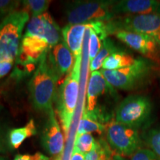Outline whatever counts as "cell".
<instances>
[{"label": "cell", "mask_w": 160, "mask_h": 160, "mask_svg": "<svg viewBox=\"0 0 160 160\" xmlns=\"http://www.w3.org/2000/svg\"><path fill=\"white\" fill-rule=\"evenodd\" d=\"M85 154L83 153H78V152L72 151L71 157L70 160H85Z\"/></svg>", "instance_id": "29"}, {"label": "cell", "mask_w": 160, "mask_h": 160, "mask_svg": "<svg viewBox=\"0 0 160 160\" xmlns=\"http://www.w3.org/2000/svg\"><path fill=\"white\" fill-rule=\"evenodd\" d=\"M90 33L89 37V61L91 62L97 57L102 45V40L96 32L91 28H88Z\"/></svg>", "instance_id": "24"}, {"label": "cell", "mask_w": 160, "mask_h": 160, "mask_svg": "<svg viewBox=\"0 0 160 160\" xmlns=\"http://www.w3.org/2000/svg\"><path fill=\"white\" fill-rule=\"evenodd\" d=\"M10 114L5 108L0 103V153H8L11 148L9 145Z\"/></svg>", "instance_id": "20"}, {"label": "cell", "mask_w": 160, "mask_h": 160, "mask_svg": "<svg viewBox=\"0 0 160 160\" xmlns=\"http://www.w3.org/2000/svg\"><path fill=\"white\" fill-rule=\"evenodd\" d=\"M119 51H121L119 48L117 46L114 42L110 39L109 37L104 39L101 49H100L97 57L93 59L91 62H90V70H91V73L93 71H99V69L101 68L105 60L109 56Z\"/></svg>", "instance_id": "19"}, {"label": "cell", "mask_w": 160, "mask_h": 160, "mask_svg": "<svg viewBox=\"0 0 160 160\" xmlns=\"http://www.w3.org/2000/svg\"><path fill=\"white\" fill-rule=\"evenodd\" d=\"M47 54L48 53H44L40 58L28 85L30 99L33 108L45 113L53 108L58 81L48 64Z\"/></svg>", "instance_id": "2"}, {"label": "cell", "mask_w": 160, "mask_h": 160, "mask_svg": "<svg viewBox=\"0 0 160 160\" xmlns=\"http://www.w3.org/2000/svg\"><path fill=\"white\" fill-rule=\"evenodd\" d=\"M37 133V127L33 119H30L28 122L23 127L11 128L8 135L10 147L11 149L19 148L25 139L35 136Z\"/></svg>", "instance_id": "16"}, {"label": "cell", "mask_w": 160, "mask_h": 160, "mask_svg": "<svg viewBox=\"0 0 160 160\" xmlns=\"http://www.w3.org/2000/svg\"><path fill=\"white\" fill-rule=\"evenodd\" d=\"M51 1L47 0H25L22 1L23 10L31 14L32 17H39L46 13Z\"/></svg>", "instance_id": "21"}, {"label": "cell", "mask_w": 160, "mask_h": 160, "mask_svg": "<svg viewBox=\"0 0 160 160\" xmlns=\"http://www.w3.org/2000/svg\"><path fill=\"white\" fill-rule=\"evenodd\" d=\"M115 1H72L66 4L65 13L71 25L108 22L116 17L112 7Z\"/></svg>", "instance_id": "6"}, {"label": "cell", "mask_w": 160, "mask_h": 160, "mask_svg": "<svg viewBox=\"0 0 160 160\" xmlns=\"http://www.w3.org/2000/svg\"><path fill=\"white\" fill-rule=\"evenodd\" d=\"M81 59L75 60L73 69L57 91L54 102L66 138L73 122L79 97Z\"/></svg>", "instance_id": "3"}, {"label": "cell", "mask_w": 160, "mask_h": 160, "mask_svg": "<svg viewBox=\"0 0 160 160\" xmlns=\"http://www.w3.org/2000/svg\"><path fill=\"white\" fill-rule=\"evenodd\" d=\"M100 160H108L107 159H105V158H104V157H102V159H100Z\"/></svg>", "instance_id": "33"}, {"label": "cell", "mask_w": 160, "mask_h": 160, "mask_svg": "<svg viewBox=\"0 0 160 160\" xmlns=\"http://www.w3.org/2000/svg\"><path fill=\"white\" fill-rule=\"evenodd\" d=\"M153 105L148 97L131 95L124 99L116 109L117 122L137 128L148 122L151 117Z\"/></svg>", "instance_id": "8"}, {"label": "cell", "mask_w": 160, "mask_h": 160, "mask_svg": "<svg viewBox=\"0 0 160 160\" xmlns=\"http://www.w3.org/2000/svg\"><path fill=\"white\" fill-rule=\"evenodd\" d=\"M118 39L153 62L160 61V51L157 42L153 37L134 32L119 31L113 34Z\"/></svg>", "instance_id": "10"}, {"label": "cell", "mask_w": 160, "mask_h": 160, "mask_svg": "<svg viewBox=\"0 0 160 160\" xmlns=\"http://www.w3.org/2000/svg\"><path fill=\"white\" fill-rule=\"evenodd\" d=\"M0 160H8V159H6L5 157H2V156H0Z\"/></svg>", "instance_id": "31"}, {"label": "cell", "mask_w": 160, "mask_h": 160, "mask_svg": "<svg viewBox=\"0 0 160 160\" xmlns=\"http://www.w3.org/2000/svg\"><path fill=\"white\" fill-rule=\"evenodd\" d=\"M30 15L19 10L5 17L0 23V62L14 60L19 54L24 27Z\"/></svg>", "instance_id": "5"}, {"label": "cell", "mask_w": 160, "mask_h": 160, "mask_svg": "<svg viewBox=\"0 0 160 160\" xmlns=\"http://www.w3.org/2000/svg\"><path fill=\"white\" fill-rule=\"evenodd\" d=\"M14 60H4L0 62V79L9 73L13 65Z\"/></svg>", "instance_id": "28"}, {"label": "cell", "mask_w": 160, "mask_h": 160, "mask_svg": "<svg viewBox=\"0 0 160 160\" xmlns=\"http://www.w3.org/2000/svg\"><path fill=\"white\" fill-rule=\"evenodd\" d=\"M112 11L116 17L139 15L160 12V2L155 0H121L115 1Z\"/></svg>", "instance_id": "13"}, {"label": "cell", "mask_w": 160, "mask_h": 160, "mask_svg": "<svg viewBox=\"0 0 160 160\" xmlns=\"http://www.w3.org/2000/svg\"><path fill=\"white\" fill-rule=\"evenodd\" d=\"M87 25H68L62 30L63 41L73 53L75 60L82 59V44Z\"/></svg>", "instance_id": "15"}, {"label": "cell", "mask_w": 160, "mask_h": 160, "mask_svg": "<svg viewBox=\"0 0 160 160\" xmlns=\"http://www.w3.org/2000/svg\"><path fill=\"white\" fill-rule=\"evenodd\" d=\"M105 131L108 142L117 154L131 157L141 148L142 140L137 128L115 121L108 124Z\"/></svg>", "instance_id": "9"}, {"label": "cell", "mask_w": 160, "mask_h": 160, "mask_svg": "<svg viewBox=\"0 0 160 160\" xmlns=\"http://www.w3.org/2000/svg\"><path fill=\"white\" fill-rule=\"evenodd\" d=\"M135 61L133 56L124 51H119L109 56L103 62L102 68L106 71H115L131 66Z\"/></svg>", "instance_id": "18"}, {"label": "cell", "mask_w": 160, "mask_h": 160, "mask_svg": "<svg viewBox=\"0 0 160 160\" xmlns=\"http://www.w3.org/2000/svg\"><path fill=\"white\" fill-rule=\"evenodd\" d=\"M106 30L108 36L119 31L142 33L153 37L158 43L160 36V12L116 17L106 22Z\"/></svg>", "instance_id": "7"}, {"label": "cell", "mask_w": 160, "mask_h": 160, "mask_svg": "<svg viewBox=\"0 0 160 160\" xmlns=\"http://www.w3.org/2000/svg\"><path fill=\"white\" fill-rule=\"evenodd\" d=\"M155 68L153 61L145 57L136 59L131 66L115 71L102 69L101 73L113 88L131 91L141 87L150 79Z\"/></svg>", "instance_id": "4"}, {"label": "cell", "mask_w": 160, "mask_h": 160, "mask_svg": "<svg viewBox=\"0 0 160 160\" xmlns=\"http://www.w3.org/2000/svg\"><path fill=\"white\" fill-rule=\"evenodd\" d=\"M13 160H50V159L43 153L37 152L34 154H18Z\"/></svg>", "instance_id": "27"}, {"label": "cell", "mask_w": 160, "mask_h": 160, "mask_svg": "<svg viewBox=\"0 0 160 160\" xmlns=\"http://www.w3.org/2000/svg\"><path fill=\"white\" fill-rule=\"evenodd\" d=\"M145 139L150 150L160 158V127L150 130L146 133Z\"/></svg>", "instance_id": "23"}, {"label": "cell", "mask_w": 160, "mask_h": 160, "mask_svg": "<svg viewBox=\"0 0 160 160\" xmlns=\"http://www.w3.org/2000/svg\"><path fill=\"white\" fill-rule=\"evenodd\" d=\"M47 61L50 68L59 80L69 74L74 65L75 58L62 39L48 52Z\"/></svg>", "instance_id": "12"}, {"label": "cell", "mask_w": 160, "mask_h": 160, "mask_svg": "<svg viewBox=\"0 0 160 160\" xmlns=\"http://www.w3.org/2000/svg\"><path fill=\"white\" fill-rule=\"evenodd\" d=\"M63 39L59 26L48 13L31 17L22 39L18 62L28 67Z\"/></svg>", "instance_id": "1"}, {"label": "cell", "mask_w": 160, "mask_h": 160, "mask_svg": "<svg viewBox=\"0 0 160 160\" xmlns=\"http://www.w3.org/2000/svg\"><path fill=\"white\" fill-rule=\"evenodd\" d=\"M113 88L106 81L101 71L92 72L90 77L87 90V105L88 111H93L97 107L98 99L100 97L105 94L107 92L113 91Z\"/></svg>", "instance_id": "14"}, {"label": "cell", "mask_w": 160, "mask_h": 160, "mask_svg": "<svg viewBox=\"0 0 160 160\" xmlns=\"http://www.w3.org/2000/svg\"><path fill=\"white\" fill-rule=\"evenodd\" d=\"M96 140L91 133L77 135L73 145V151L87 154L94 147Z\"/></svg>", "instance_id": "22"}, {"label": "cell", "mask_w": 160, "mask_h": 160, "mask_svg": "<svg viewBox=\"0 0 160 160\" xmlns=\"http://www.w3.org/2000/svg\"><path fill=\"white\" fill-rule=\"evenodd\" d=\"M131 160H160V158L148 148H139L131 157Z\"/></svg>", "instance_id": "26"}, {"label": "cell", "mask_w": 160, "mask_h": 160, "mask_svg": "<svg viewBox=\"0 0 160 160\" xmlns=\"http://www.w3.org/2000/svg\"><path fill=\"white\" fill-rule=\"evenodd\" d=\"M64 137L53 108L47 113L41 132V144L44 150L52 157H61L64 149Z\"/></svg>", "instance_id": "11"}, {"label": "cell", "mask_w": 160, "mask_h": 160, "mask_svg": "<svg viewBox=\"0 0 160 160\" xmlns=\"http://www.w3.org/2000/svg\"><path fill=\"white\" fill-rule=\"evenodd\" d=\"M110 160H127L126 159H125L123 157H122V156H120L119 154H113L112 156V157L111 158V159Z\"/></svg>", "instance_id": "30"}, {"label": "cell", "mask_w": 160, "mask_h": 160, "mask_svg": "<svg viewBox=\"0 0 160 160\" xmlns=\"http://www.w3.org/2000/svg\"><path fill=\"white\" fill-rule=\"evenodd\" d=\"M106 130V125L99 121V118L93 111H88L85 109L77 128V134L98 133H102Z\"/></svg>", "instance_id": "17"}, {"label": "cell", "mask_w": 160, "mask_h": 160, "mask_svg": "<svg viewBox=\"0 0 160 160\" xmlns=\"http://www.w3.org/2000/svg\"><path fill=\"white\" fill-rule=\"evenodd\" d=\"M21 1L15 0H0V19H4L8 16L18 11Z\"/></svg>", "instance_id": "25"}, {"label": "cell", "mask_w": 160, "mask_h": 160, "mask_svg": "<svg viewBox=\"0 0 160 160\" xmlns=\"http://www.w3.org/2000/svg\"><path fill=\"white\" fill-rule=\"evenodd\" d=\"M158 45H159V51H160V36H159V42H158Z\"/></svg>", "instance_id": "32"}]
</instances>
